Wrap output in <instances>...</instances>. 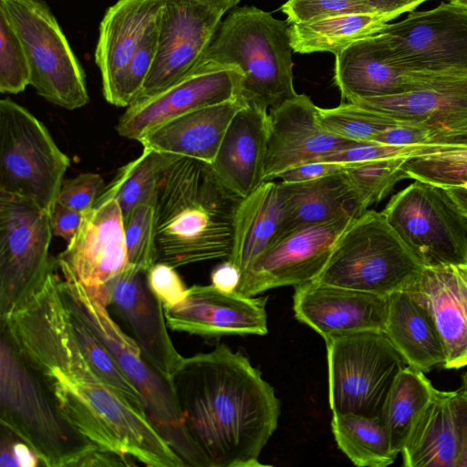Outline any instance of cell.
I'll return each mask as SVG.
<instances>
[{
  "label": "cell",
  "instance_id": "1",
  "mask_svg": "<svg viewBox=\"0 0 467 467\" xmlns=\"http://www.w3.org/2000/svg\"><path fill=\"white\" fill-rule=\"evenodd\" d=\"M53 267L21 306L0 317L4 332L67 419L99 450L150 467H186L147 413L94 371L76 338Z\"/></svg>",
  "mask_w": 467,
  "mask_h": 467
},
{
  "label": "cell",
  "instance_id": "2",
  "mask_svg": "<svg viewBox=\"0 0 467 467\" xmlns=\"http://www.w3.org/2000/svg\"><path fill=\"white\" fill-rule=\"evenodd\" d=\"M171 381L188 434L210 467L265 466L259 457L280 402L244 355L218 345L183 358Z\"/></svg>",
  "mask_w": 467,
  "mask_h": 467
},
{
  "label": "cell",
  "instance_id": "3",
  "mask_svg": "<svg viewBox=\"0 0 467 467\" xmlns=\"http://www.w3.org/2000/svg\"><path fill=\"white\" fill-rule=\"evenodd\" d=\"M241 200L211 164L175 157L163 171L156 190L158 262L179 267L228 259Z\"/></svg>",
  "mask_w": 467,
  "mask_h": 467
},
{
  "label": "cell",
  "instance_id": "4",
  "mask_svg": "<svg viewBox=\"0 0 467 467\" xmlns=\"http://www.w3.org/2000/svg\"><path fill=\"white\" fill-rule=\"evenodd\" d=\"M60 288L67 306L77 313L111 353L118 366L140 390L145 411L160 434L186 467H210L186 430L171 379L153 368L135 340L113 319L96 297L64 264Z\"/></svg>",
  "mask_w": 467,
  "mask_h": 467
},
{
  "label": "cell",
  "instance_id": "5",
  "mask_svg": "<svg viewBox=\"0 0 467 467\" xmlns=\"http://www.w3.org/2000/svg\"><path fill=\"white\" fill-rule=\"evenodd\" d=\"M0 424L47 467L78 466L97 447L63 414L40 377L0 331Z\"/></svg>",
  "mask_w": 467,
  "mask_h": 467
},
{
  "label": "cell",
  "instance_id": "6",
  "mask_svg": "<svg viewBox=\"0 0 467 467\" xmlns=\"http://www.w3.org/2000/svg\"><path fill=\"white\" fill-rule=\"evenodd\" d=\"M289 27L255 6L237 8L221 22L202 58L238 69L241 94L275 108L297 95Z\"/></svg>",
  "mask_w": 467,
  "mask_h": 467
},
{
  "label": "cell",
  "instance_id": "7",
  "mask_svg": "<svg viewBox=\"0 0 467 467\" xmlns=\"http://www.w3.org/2000/svg\"><path fill=\"white\" fill-rule=\"evenodd\" d=\"M423 267L381 212L367 210L342 233L314 281L389 296L403 289Z\"/></svg>",
  "mask_w": 467,
  "mask_h": 467
},
{
  "label": "cell",
  "instance_id": "8",
  "mask_svg": "<svg viewBox=\"0 0 467 467\" xmlns=\"http://www.w3.org/2000/svg\"><path fill=\"white\" fill-rule=\"evenodd\" d=\"M166 0H118L105 12L94 53L105 99L128 108L153 63Z\"/></svg>",
  "mask_w": 467,
  "mask_h": 467
},
{
  "label": "cell",
  "instance_id": "9",
  "mask_svg": "<svg viewBox=\"0 0 467 467\" xmlns=\"http://www.w3.org/2000/svg\"><path fill=\"white\" fill-rule=\"evenodd\" d=\"M69 165L37 118L9 98L0 100V192L50 213Z\"/></svg>",
  "mask_w": 467,
  "mask_h": 467
},
{
  "label": "cell",
  "instance_id": "10",
  "mask_svg": "<svg viewBox=\"0 0 467 467\" xmlns=\"http://www.w3.org/2000/svg\"><path fill=\"white\" fill-rule=\"evenodd\" d=\"M328 400L333 413L378 418L389 390L407 366L379 331H361L326 340Z\"/></svg>",
  "mask_w": 467,
  "mask_h": 467
},
{
  "label": "cell",
  "instance_id": "11",
  "mask_svg": "<svg viewBox=\"0 0 467 467\" xmlns=\"http://www.w3.org/2000/svg\"><path fill=\"white\" fill-rule=\"evenodd\" d=\"M0 12L23 46L36 93L70 110L88 104L85 72L49 5L44 0H0Z\"/></svg>",
  "mask_w": 467,
  "mask_h": 467
},
{
  "label": "cell",
  "instance_id": "12",
  "mask_svg": "<svg viewBox=\"0 0 467 467\" xmlns=\"http://www.w3.org/2000/svg\"><path fill=\"white\" fill-rule=\"evenodd\" d=\"M382 56L408 72L467 76V6L452 2L410 13L373 35Z\"/></svg>",
  "mask_w": 467,
  "mask_h": 467
},
{
  "label": "cell",
  "instance_id": "13",
  "mask_svg": "<svg viewBox=\"0 0 467 467\" xmlns=\"http://www.w3.org/2000/svg\"><path fill=\"white\" fill-rule=\"evenodd\" d=\"M381 213L424 267L467 264V219L444 189L415 180Z\"/></svg>",
  "mask_w": 467,
  "mask_h": 467
},
{
  "label": "cell",
  "instance_id": "14",
  "mask_svg": "<svg viewBox=\"0 0 467 467\" xmlns=\"http://www.w3.org/2000/svg\"><path fill=\"white\" fill-rule=\"evenodd\" d=\"M50 213L0 192V317L27 300L57 265L49 255Z\"/></svg>",
  "mask_w": 467,
  "mask_h": 467
},
{
  "label": "cell",
  "instance_id": "15",
  "mask_svg": "<svg viewBox=\"0 0 467 467\" xmlns=\"http://www.w3.org/2000/svg\"><path fill=\"white\" fill-rule=\"evenodd\" d=\"M223 16L200 0H166L156 55L133 103L163 92L192 71L209 47Z\"/></svg>",
  "mask_w": 467,
  "mask_h": 467
},
{
  "label": "cell",
  "instance_id": "16",
  "mask_svg": "<svg viewBox=\"0 0 467 467\" xmlns=\"http://www.w3.org/2000/svg\"><path fill=\"white\" fill-rule=\"evenodd\" d=\"M86 287L125 324L144 358L171 379L184 357L170 337L163 306L149 286L147 271L130 265L104 285Z\"/></svg>",
  "mask_w": 467,
  "mask_h": 467
},
{
  "label": "cell",
  "instance_id": "17",
  "mask_svg": "<svg viewBox=\"0 0 467 467\" xmlns=\"http://www.w3.org/2000/svg\"><path fill=\"white\" fill-rule=\"evenodd\" d=\"M356 218L347 215L288 234L242 275L236 291L254 296L273 288L296 286L316 280L337 241Z\"/></svg>",
  "mask_w": 467,
  "mask_h": 467
},
{
  "label": "cell",
  "instance_id": "18",
  "mask_svg": "<svg viewBox=\"0 0 467 467\" xmlns=\"http://www.w3.org/2000/svg\"><path fill=\"white\" fill-rule=\"evenodd\" d=\"M242 79L238 69L202 57L192 71L163 92L130 105L116 130L124 138L139 140L173 118L238 98Z\"/></svg>",
  "mask_w": 467,
  "mask_h": 467
},
{
  "label": "cell",
  "instance_id": "19",
  "mask_svg": "<svg viewBox=\"0 0 467 467\" xmlns=\"http://www.w3.org/2000/svg\"><path fill=\"white\" fill-rule=\"evenodd\" d=\"M266 297L237 291L223 292L213 285H194L186 298L164 310L168 327L204 337L267 334Z\"/></svg>",
  "mask_w": 467,
  "mask_h": 467
},
{
  "label": "cell",
  "instance_id": "20",
  "mask_svg": "<svg viewBox=\"0 0 467 467\" xmlns=\"http://www.w3.org/2000/svg\"><path fill=\"white\" fill-rule=\"evenodd\" d=\"M293 310L298 321L326 341L361 331L384 332L389 296L312 281L296 286Z\"/></svg>",
  "mask_w": 467,
  "mask_h": 467
},
{
  "label": "cell",
  "instance_id": "21",
  "mask_svg": "<svg viewBox=\"0 0 467 467\" xmlns=\"http://www.w3.org/2000/svg\"><path fill=\"white\" fill-rule=\"evenodd\" d=\"M86 286L104 285L130 266L121 210L115 199H97L57 257Z\"/></svg>",
  "mask_w": 467,
  "mask_h": 467
},
{
  "label": "cell",
  "instance_id": "22",
  "mask_svg": "<svg viewBox=\"0 0 467 467\" xmlns=\"http://www.w3.org/2000/svg\"><path fill=\"white\" fill-rule=\"evenodd\" d=\"M400 453L406 467H467V389L434 388Z\"/></svg>",
  "mask_w": 467,
  "mask_h": 467
},
{
  "label": "cell",
  "instance_id": "23",
  "mask_svg": "<svg viewBox=\"0 0 467 467\" xmlns=\"http://www.w3.org/2000/svg\"><path fill=\"white\" fill-rule=\"evenodd\" d=\"M318 109L305 94L270 109L265 182L274 181L298 165L319 161L350 142L321 125Z\"/></svg>",
  "mask_w": 467,
  "mask_h": 467
},
{
  "label": "cell",
  "instance_id": "24",
  "mask_svg": "<svg viewBox=\"0 0 467 467\" xmlns=\"http://www.w3.org/2000/svg\"><path fill=\"white\" fill-rule=\"evenodd\" d=\"M405 290L430 315L441 337L442 368L467 366V264L423 267Z\"/></svg>",
  "mask_w": 467,
  "mask_h": 467
},
{
  "label": "cell",
  "instance_id": "25",
  "mask_svg": "<svg viewBox=\"0 0 467 467\" xmlns=\"http://www.w3.org/2000/svg\"><path fill=\"white\" fill-rule=\"evenodd\" d=\"M267 109L259 101L247 99L230 122L211 164L219 179L241 198L265 182L270 130Z\"/></svg>",
  "mask_w": 467,
  "mask_h": 467
},
{
  "label": "cell",
  "instance_id": "26",
  "mask_svg": "<svg viewBox=\"0 0 467 467\" xmlns=\"http://www.w3.org/2000/svg\"><path fill=\"white\" fill-rule=\"evenodd\" d=\"M441 77L408 72L389 62L372 36L360 39L336 56L335 83L348 102L410 92Z\"/></svg>",
  "mask_w": 467,
  "mask_h": 467
},
{
  "label": "cell",
  "instance_id": "27",
  "mask_svg": "<svg viewBox=\"0 0 467 467\" xmlns=\"http://www.w3.org/2000/svg\"><path fill=\"white\" fill-rule=\"evenodd\" d=\"M351 103L400 122L467 133V76L441 77L410 92Z\"/></svg>",
  "mask_w": 467,
  "mask_h": 467
},
{
  "label": "cell",
  "instance_id": "28",
  "mask_svg": "<svg viewBox=\"0 0 467 467\" xmlns=\"http://www.w3.org/2000/svg\"><path fill=\"white\" fill-rule=\"evenodd\" d=\"M246 99L238 98L173 118L141 137L143 148L212 164L227 128Z\"/></svg>",
  "mask_w": 467,
  "mask_h": 467
},
{
  "label": "cell",
  "instance_id": "29",
  "mask_svg": "<svg viewBox=\"0 0 467 467\" xmlns=\"http://www.w3.org/2000/svg\"><path fill=\"white\" fill-rule=\"evenodd\" d=\"M278 187L282 220L276 242L299 229L347 215L358 217L368 210L344 171L304 182L280 181Z\"/></svg>",
  "mask_w": 467,
  "mask_h": 467
},
{
  "label": "cell",
  "instance_id": "30",
  "mask_svg": "<svg viewBox=\"0 0 467 467\" xmlns=\"http://www.w3.org/2000/svg\"><path fill=\"white\" fill-rule=\"evenodd\" d=\"M384 333L407 365L424 373L443 366V347L432 319L405 290L389 296Z\"/></svg>",
  "mask_w": 467,
  "mask_h": 467
},
{
  "label": "cell",
  "instance_id": "31",
  "mask_svg": "<svg viewBox=\"0 0 467 467\" xmlns=\"http://www.w3.org/2000/svg\"><path fill=\"white\" fill-rule=\"evenodd\" d=\"M281 220L278 182H264L242 198L235 213L233 248L228 258L242 275L276 242Z\"/></svg>",
  "mask_w": 467,
  "mask_h": 467
},
{
  "label": "cell",
  "instance_id": "32",
  "mask_svg": "<svg viewBox=\"0 0 467 467\" xmlns=\"http://www.w3.org/2000/svg\"><path fill=\"white\" fill-rule=\"evenodd\" d=\"M389 21L384 15L358 13L291 24V46L299 54L330 52L337 56L353 43L376 34Z\"/></svg>",
  "mask_w": 467,
  "mask_h": 467
},
{
  "label": "cell",
  "instance_id": "33",
  "mask_svg": "<svg viewBox=\"0 0 467 467\" xmlns=\"http://www.w3.org/2000/svg\"><path fill=\"white\" fill-rule=\"evenodd\" d=\"M433 389L425 373L409 365L395 379L380 416L395 454L400 453L405 446Z\"/></svg>",
  "mask_w": 467,
  "mask_h": 467
},
{
  "label": "cell",
  "instance_id": "34",
  "mask_svg": "<svg viewBox=\"0 0 467 467\" xmlns=\"http://www.w3.org/2000/svg\"><path fill=\"white\" fill-rule=\"evenodd\" d=\"M331 429L337 447L359 467H386L396 458L380 417L333 413Z\"/></svg>",
  "mask_w": 467,
  "mask_h": 467
},
{
  "label": "cell",
  "instance_id": "35",
  "mask_svg": "<svg viewBox=\"0 0 467 467\" xmlns=\"http://www.w3.org/2000/svg\"><path fill=\"white\" fill-rule=\"evenodd\" d=\"M175 157L143 148L138 158L118 171L114 179L104 187L97 199H115L124 221L138 204L156 194L163 171Z\"/></svg>",
  "mask_w": 467,
  "mask_h": 467
},
{
  "label": "cell",
  "instance_id": "36",
  "mask_svg": "<svg viewBox=\"0 0 467 467\" xmlns=\"http://www.w3.org/2000/svg\"><path fill=\"white\" fill-rule=\"evenodd\" d=\"M68 309L78 343L94 371L101 379L123 395L134 406L145 411L143 399L140 390L123 373L106 346L80 317L69 307Z\"/></svg>",
  "mask_w": 467,
  "mask_h": 467
},
{
  "label": "cell",
  "instance_id": "37",
  "mask_svg": "<svg viewBox=\"0 0 467 467\" xmlns=\"http://www.w3.org/2000/svg\"><path fill=\"white\" fill-rule=\"evenodd\" d=\"M318 117L328 132L348 141H374L383 131L400 123L351 102L319 108Z\"/></svg>",
  "mask_w": 467,
  "mask_h": 467
},
{
  "label": "cell",
  "instance_id": "38",
  "mask_svg": "<svg viewBox=\"0 0 467 467\" xmlns=\"http://www.w3.org/2000/svg\"><path fill=\"white\" fill-rule=\"evenodd\" d=\"M409 159L388 158L345 165L344 172L368 209L380 202L401 180L408 179L403 169Z\"/></svg>",
  "mask_w": 467,
  "mask_h": 467
},
{
  "label": "cell",
  "instance_id": "39",
  "mask_svg": "<svg viewBox=\"0 0 467 467\" xmlns=\"http://www.w3.org/2000/svg\"><path fill=\"white\" fill-rule=\"evenodd\" d=\"M408 179L424 182L442 189L467 191V147L449 149L406 161Z\"/></svg>",
  "mask_w": 467,
  "mask_h": 467
},
{
  "label": "cell",
  "instance_id": "40",
  "mask_svg": "<svg viewBox=\"0 0 467 467\" xmlns=\"http://www.w3.org/2000/svg\"><path fill=\"white\" fill-rule=\"evenodd\" d=\"M123 222L129 263L148 272L158 262L156 194L138 204Z\"/></svg>",
  "mask_w": 467,
  "mask_h": 467
},
{
  "label": "cell",
  "instance_id": "41",
  "mask_svg": "<svg viewBox=\"0 0 467 467\" xmlns=\"http://www.w3.org/2000/svg\"><path fill=\"white\" fill-rule=\"evenodd\" d=\"M449 149L455 148L441 145L399 146L377 141H350L340 149L322 157L319 161L347 165L388 158L410 160Z\"/></svg>",
  "mask_w": 467,
  "mask_h": 467
},
{
  "label": "cell",
  "instance_id": "42",
  "mask_svg": "<svg viewBox=\"0 0 467 467\" xmlns=\"http://www.w3.org/2000/svg\"><path fill=\"white\" fill-rule=\"evenodd\" d=\"M30 85V70L23 46L0 12V91L17 94Z\"/></svg>",
  "mask_w": 467,
  "mask_h": 467
},
{
  "label": "cell",
  "instance_id": "43",
  "mask_svg": "<svg viewBox=\"0 0 467 467\" xmlns=\"http://www.w3.org/2000/svg\"><path fill=\"white\" fill-rule=\"evenodd\" d=\"M374 141L399 146L441 145L462 148L467 147V133L423 124L400 122L383 131Z\"/></svg>",
  "mask_w": 467,
  "mask_h": 467
},
{
  "label": "cell",
  "instance_id": "44",
  "mask_svg": "<svg viewBox=\"0 0 467 467\" xmlns=\"http://www.w3.org/2000/svg\"><path fill=\"white\" fill-rule=\"evenodd\" d=\"M281 10L286 15V21L290 25L340 15L372 13L358 0H287Z\"/></svg>",
  "mask_w": 467,
  "mask_h": 467
},
{
  "label": "cell",
  "instance_id": "45",
  "mask_svg": "<svg viewBox=\"0 0 467 467\" xmlns=\"http://www.w3.org/2000/svg\"><path fill=\"white\" fill-rule=\"evenodd\" d=\"M103 189L104 181L99 174L80 173L63 182L57 202L84 213L93 207Z\"/></svg>",
  "mask_w": 467,
  "mask_h": 467
},
{
  "label": "cell",
  "instance_id": "46",
  "mask_svg": "<svg viewBox=\"0 0 467 467\" xmlns=\"http://www.w3.org/2000/svg\"><path fill=\"white\" fill-rule=\"evenodd\" d=\"M148 283L151 291L161 302L164 310L182 302L188 288L175 271V267L163 263H155L147 272Z\"/></svg>",
  "mask_w": 467,
  "mask_h": 467
},
{
  "label": "cell",
  "instance_id": "47",
  "mask_svg": "<svg viewBox=\"0 0 467 467\" xmlns=\"http://www.w3.org/2000/svg\"><path fill=\"white\" fill-rule=\"evenodd\" d=\"M345 165L327 161H310L294 167L278 178L284 182H304L343 171Z\"/></svg>",
  "mask_w": 467,
  "mask_h": 467
},
{
  "label": "cell",
  "instance_id": "48",
  "mask_svg": "<svg viewBox=\"0 0 467 467\" xmlns=\"http://www.w3.org/2000/svg\"><path fill=\"white\" fill-rule=\"evenodd\" d=\"M83 214V213L56 202L50 212L53 234L63 238L68 244L76 234Z\"/></svg>",
  "mask_w": 467,
  "mask_h": 467
},
{
  "label": "cell",
  "instance_id": "49",
  "mask_svg": "<svg viewBox=\"0 0 467 467\" xmlns=\"http://www.w3.org/2000/svg\"><path fill=\"white\" fill-rule=\"evenodd\" d=\"M372 13L389 16L391 20L401 14L412 11L429 0H358Z\"/></svg>",
  "mask_w": 467,
  "mask_h": 467
},
{
  "label": "cell",
  "instance_id": "50",
  "mask_svg": "<svg viewBox=\"0 0 467 467\" xmlns=\"http://www.w3.org/2000/svg\"><path fill=\"white\" fill-rule=\"evenodd\" d=\"M241 278V270L228 259L217 265L211 274L212 285L223 292L236 291Z\"/></svg>",
  "mask_w": 467,
  "mask_h": 467
},
{
  "label": "cell",
  "instance_id": "51",
  "mask_svg": "<svg viewBox=\"0 0 467 467\" xmlns=\"http://www.w3.org/2000/svg\"><path fill=\"white\" fill-rule=\"evenodd\" d=\"M16 435L8 428L1 425L0 466L18 467L13 452V441Z\"/></svg>",
  "mask_w": 467,
  "mask_h": 467
},
{
  "label": "cell",
  "instance_id": "52",
  "mask_svg": "<svg viewBox=\"0 0 467 467\" xmlns=\"http://www.w3.org/2000/svg\"><path fill=\"white\" fill-rule=\"evenodd\" d=\"M13 452L18 467H36L40 462L33 450L17 436L13 441Z\"/></svg>",
  "mask_w": 467,
  "mask_h": 467
},
{
  "label": "cell",
  "instance_id": "53",
  "mask_svg": "<svg viewBox=\"0 0 467 467\" xmlns=\"http://www.w3.org/2000/svg\"><path fill=\"white\" fill-rule=\"evenodd\" d=\"M458 210L467 219V191L462 188L444 189Z\"/></svg>",
  "mask_w": 467,
  "mask_h": 467
},
{
  "label": "cell",
  "instance_id": "54",
  "mask_svg": "<svg viewBox=\"0 0 467 467\" xmlns=\"http://www.w3.org/2000/svg\"><path fill=\"white\" fill-rule=\"evenodd\" d=\"M224 15L232 7H234L241 0H200Z\"/></svg>",
  "mask_w": 467,
  "mask_h": 467
},
{
  "label": "cell",
  "instance_id": "55",
  "mask_svg": "<svg viewBox=\"0 0 467 467\" xmlns=\"http://www.w3.org/2000/svg\"><path fill=\"white\" fill-rule=\"evenodd\" d=\"M462 386L467 389V371L462 375Z\"/></svg>",
  "mask_w": 467,
  "mask_h": 467
},
{
  "label": "cell",
  "instance_id": "56",
  "mask_svg": "<svg viewBox=\"0 0 467 467\" xmlns=\"http://www.w3.org/2000/svg\"><path fill=\"white\" fill-rule=\"evenodd\" d=\"M450 2L467 6V0H450Z\"/></svg>",
  "mask_w": 467,
  "mask_h": 467
}]
</instances>
